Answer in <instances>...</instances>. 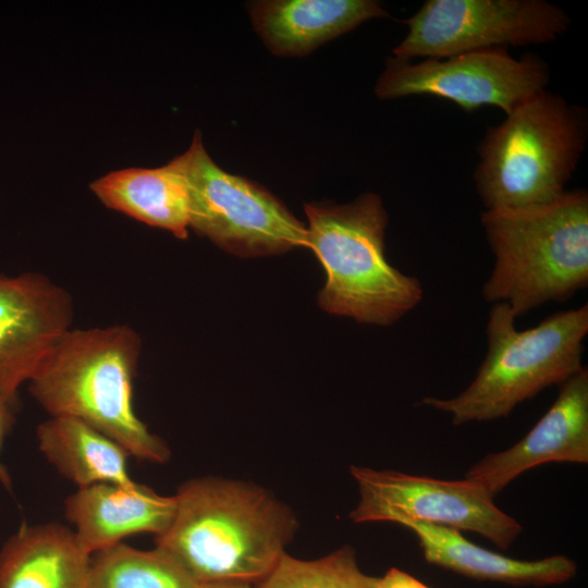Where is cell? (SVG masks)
<instances>
[{
  "label": "cell",
  "instance_id": "cell-1",
  "mask_svg": "<svg viewBox=\"0 0 588 588\" xmlns=\"http://www.w3.org/2000/svg\"><path fill=\"white\" fill-rule=\"evenodd\" d=\"M175 513L156 549L199 585L257 586L272 571L297 528L294 513L268 490L203 477L174 494Z\"/></svg>",
  "mask_w": 588,
  "mask_h": 588
},
{
  "label": "cell",
  "instance_id": "cell-2",
  "mask_svg": "<svg viewBox=\"0 0 588 588\" xmlns=\"http://www.w3.org/2000/svg\"><path fill=\"white\" fill-rule=\"evenodd\" d=\"M140 348L138 334L126 324L71 328L29 380L30 393L50 416L83 421L139 461L166 463L170 449L133 405Z\"/></svg>",
  "mask_w": 588,
  "mask_h": 588
},
{
  "label": "cell",
  "instance_id": "cell-3",
  "mask_svg": "<svg viewBox=\"0 0 588 588\" xmlns=\"http://www.w3.org/2000/svg\"><path fill=\"white\" fill-rule=\"evenodd\" d=\"M480 223L494 258L481 291L487 303L505 304L517 318L588 285L586 189L541 205L486 209Z\"/></svg>",
  "mask_w": 588,
  "mask_h": 588
},
{
  "label": "cell",
  "instance_id": "cell-4",
  "mask_svg": "<svg viewBox=\"0 0 588 588\" xmlns=\"http://www.w3.org/2000/svg\"><path fill=\"white\" fill-rule=\"evenodd\" d=\"M305 212L307 247L327 273L318 298L324 311L390 326L420 304V281L387 259L388 212L379 195L366 193L343 205L309 204Z\"/></svg>",
  "mask_w": 588,
  "mask_h": 588
},
{
  "label": "cell",
  "instance_id": "cell-5",
  "mask_svg": "<svg viewBox=\"0 0 588 588\" xmlns=\"http://www.w3.org/2000/svg\"><path fill=\"white\" fill-rule=\"evenodd\" d=\"M515 321L505 304H492L487 353L474 380L454 397L425 396L420 404L449 414L456 426L495 420L585 367L588 304L555 313L525 330H518Z\"/></svg>",
  "mask_w": 588,
  "mask_h": 588
},
{
  "label": "cell",
  "instance_id": "cell-6",
  "mask_svg": "<svg viewBox=\"0 0 588 588\" xmlns=\"http://www.w3.org/2000/svg\"><path fill=\"white\" fill-rule=\"evenodd\" d=\"M588 137L586 110L544 89L487 127L474 171L485 208H519L560 197Z\"/></svg>",
  "mask_w": 588,
  "mask_h": 588
},
{
  "label": "cell",
  "instance_id": "cell-7",
  "mask_svg": "<svg viewBox=\"0 0 588 588\" xmlns=\"http://www.w3.org/2000/svg\"><path fill=\"white\" fill-rule=\"evenodd\" d=\"M189 195V228L240 257L307 247V228L269 191L222 170L197 131L189 148L171 160Z\"/></svg>",
  "mask_w": 588,
  "mask_h": 588
},
{
  "label": "cell",
  "instance_id": "cell-8",
  "mask_svg": "<svg viewBox=\"0 0 588 588\" xmlns=\"http://www.w3.org/2000/svg\"><path fill=\"white\" fill-rule=\"evenodd\" d=\"M393 58L444 59L509 46L543 45L563 36L572 21L544 0H427L407 20Z\"/></svg>",
  "mask_w": 588,
  "mask_h": 588
},
{
  "label": "cell",
  "instance_id": "cell-9",
  "mask_svg": "<svg viewBox=\"0 0 588 588\" xmlns=\"http://www.w3.org/2000/svg\"><path fill=\"white\" fill-rule=\"evenodd\" d=\"M548 64L534 53L513 57L498 47L419 62L389 58L375 85L379 99L429 95L449 100L466 112L483 106L505 114L547 89Z\"/></svg>",
  "mask_w": 588,
  "mask_h": 588
},
{
  "label": "cell",
  "instance_id": "cell-10",
  "mask_svg": "<svg viewBox=\"0 0 588 588\" xmlns=\"http://www.w3.org/2000/svg\"><path fill=\"white\" fill-rule=\"evenodd\" d=\"M351 474L360 495L350 514L355 523L408 518L473 531L503 550L522 532L520 524L470 479L444 480L359 466H352Z\"/></svg>",
  "mask_w": 588,
  "mask_h": 588
},
{
  "label": "cell",
  "instance_id": "cell-11",
  "mask_svg": "<svg viewBox=\"0 0 588 588\" xmlns=\"http://www.w3.org/2000/svg\"><path fill=\"white\" fill-rule=\"evenodd\" d=\"M72 320L71 296L48 277L0 275V394L10 404Z\"/></svg>",
  "mask_w": 588,
  "mask_h": 588
},
{
  "label": "cell",
  "instance_id": "cell-12",
  "mask_svg": "<svg viewBox=\"0 0 588 588\" xmlns=\"http://www.w3.org/2000/svg\"><path fill=\"white\" fill-rule=\"evenodd\" d=\"M550 408L514 445L489 453L465 478L491 495L520 474L546 463H588V371L584 367L562 383Z\"/></svg>",
  "mask_w": 588,
  "mask_h": 588
},
{
  "label": "cell",
  "instance_id": "cell-13",
  "mask_svg": "<svg viewBox=\"0 0 588 588\" xmlns=\"http://www.w3.org/2000/svg\"><path fill=\"white\" fill-rule=\"evenodd\" d=\"M175 507L174 495H161L137 482L78 488L64 504L78 543L90 555L121 543L131 535H161L171 524Z\"/></svg>",
  "mask_w": 588,
  "mask_h": 588
},
{
  "label": "cell",
  "instance_id": "cell-14",
  "mask_svg": "<svg viewBox=\"0 0 588 588\" xmlns=\"http://www.w3.org/2000/svg\"><path fill=\"white\" fill-rule=\"evenodd\" d=\"M253 25L278 56H304L388 12L373 0H266L250 5Z\"/></svg>",
  "mask_w": 588,
  "mask_h": 588
},
{
  "label": "cell",
  "instance_id": "cell-15",
  "mask_svg": "<svg viewBox=\"0 0 588 588\" xmlns=\"http://www.w3.org/2000/svg\"><path fill=\"white\" fill-rule=\"evenodd\" d=\"M395 524L416 535L427 562L467 577L510 585L548 586L566 583L577 572L576 563L565 555L517 560L477 546L454 528L408 518H400Z\"/></svg>",
  "mask_w": 588,
  "mask_h": 588
},
{
  "label": "cell",
  "instance_id": "cell-16",
  "mask_svg": "<svg viewBox=\"0 0 588 588\" xmlns=\"http://www.w3.org/2000/svg\"><path fill=\"white\" fill-rule=\"evenodd\" d=\"M90 566L73 530L23 524L0 550V588H88Z\"/></svg>",
  "mask_w": 588,
  "mask_h": 588
},
{
  "label": "cell",
  "instance_id": "cell-17",
  "mask_svg": "<svg viewBox=\"0 0 588 588\" xmlns=\"http://www.w3.org/2000/svg\"><path fill=\"white\" fill-rule=\"evenodd\" d=\"M90 189L108 208L184 240L189 228V195L172 161L160 168H127L107 173Z\"/></svg>",
  "mask_w": 588,
  "mask_h": 588
},
{
  "label": "cell",
  "instance_id": "cell-18",
  "mask_svg": "<svg viewBox=\"0 0 588 588\" xmlns=\"http://www.w3.org/2000/svg\"><path fill=\"white\" fill-rule=\"evenodd\" d=\"M40 452L78 488L95 483L133 485L128 453L115 441L71 417L50 416L37 427Z\"/></svg>",
  "mask_w": 588,
  "mask_h": 588
},
{
  "label": "cell",
  "instance_id": "cell-19",
  "mask_svg": "<svg viewBox=\"0 0 588 588\" xmlns=\"http://www.w3.org/2000/svg\"><path fill=\"white\" fill-rule=\"evenodd\" d=\"M158 549L139 550L123 542L91 555L88 588H200Z\"/></svg>",
  "mask_w": 588,
  "mask_h": 588
},
{
  "label": "cell",
  "instance_id": "cell-20",
  "mask_svg": "<svg viewBox=\"0 0 588 588\" xmlns=\"http://www.w3.org/2000/svg\"><path fill=\"white\" fill-rule=\"evenodd\" d=\"M257 588H379V577L369 576L357 565L355 552L342 547L313 561L283 553Z\"/></svg>",
  "mask_w": 588,
  "mask_h": 588
},
{
  "label": "cell",
  "instance_id": "cell-21",
  "mask_svg": "<svg viewBox=\"0 0 588 588\" xmlns=\"http://www.w3.org/2000/svg\"><path fill=\"white\" fill-rule=\"evenodd\" d=\"M14 416H13V405L10 404L1 394H0V482L11 490L12 480L9 474L8 468L1 461V451L7 436L10 433L13 426Z\"/></svg>",
  "mask_w": 588,
  "mask_h": 588
},
{
  "label": "cell",
  "instance_id": "cell-22",
  "mask_svg": "<svg viewBox=\"0 0 588 588\" xmlns=\"http://www.w3.org/2000/svg\"><path fill=\"white\" fill-rule=\"evenodd\" d=\"M379 588H429L411 574L392 567L379 577Z\"/></svg>",
  "mask_w": 588,
  "mask_h": 588
},
{
  "label": "cell",
  "instance_id": "cell-23",
  "mask_svg": "<svg viewBox=\"0 0 588 588\" xmlns=\"http://www.w3.org/2000/svg\"><path fill=\"white\" fill-rule=\"evenodd\" d=\"M200 588H257V587L254 585L241 584V583H220V584L201 585Z\"/></svg>",
  "mask_w": 588,
  "mask_h": 588
}]
</instances>
